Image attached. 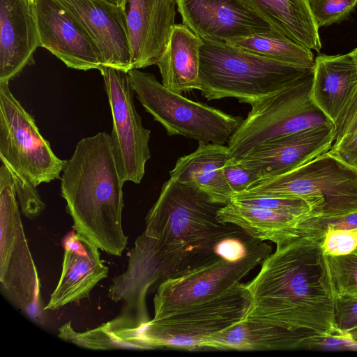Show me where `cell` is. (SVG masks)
Returning a JSON list of instances; mask_svg holds the SVG:
<instances>
[{
  "label": "cell",
  "instance_id": "obj_1",
  "mask_svg": "<svg viewBox=\"0 0 357 357\" xmlns=\"http://www.w3.org/2000/svg\"><path fill=\"white\" fill-rule=\"evenodd\" d=\"M323 239L300 235L277 246L263 260L258 274L245 284L251 301L242 321L288 330L307 349L337 340L335 298L326 273Z\"/></svg>",
  "mask_w": 357,
  "mask_h": 357
},
{
  "label": "cell",
  "instance_id": "obj_35",
  "mask_svg": "<svg viewBox=\"0 0 357 357\" xmlns=\"http://www.w3.org/2000/svg\"><path fill=\"white\" fill-rule=\"evenodd\" d=\"M351 57L353 58L354 63L356 64V71H357V47L353 50L351 52H349ZM357 110V84L356 86L354 91V93L342 113L341 116H340L338 121L335 125V135H338L342 129L347 126V124L349 122V121L351 119L352 116H354V113Z\"/></svg>",
  "mask_w": 357,
  "mask_h": 357
},
{
  "label": "cell",
  "instance_id": "obj_39",
  "mask_svg": "<svg viewBox=\"0 0 357 357\" xmlns=\"http://www.w3.org/2000/svg\"><path fill=\"white\" fill-rule=\"evenodd\" d=\"M31 1H35V0H31Z\"/></svg>",
  "mask_w": 357,
  "mask_h": 357
},
{
  "label": "cell",
  "instance_id": "obj_34",
  "mask_svg": "<svg viewBox=\"0 0 357 357\" xmlns=\"http://www.w3.org/2000/svg\"><path fill=\"white\" fill-rule=\"evenodd\" d=\"M329 151L349 166L357 169V130L335 142Z\"/></svg>",
  "mask_w": 357,
  "mask_h": 357
},
{
  "label": "cell",
  "instance_id": "obj_12",
  "mask_svg": "<svg viewBox=\"0 0 357 357\" xmlns=\"http://www.w3.org/2000/svg\"><path fill=\"white\" fill-rule=\"evenodd\" d=\"M103 77L112 117L110 138L121 178L123 183L139 184L151 154V130L144 127L133 102L128 72L102 66Z\"/></svg>",
  "mask_w": 357,
  "mask_h": 357
},
{
  "label": "cell",
  "instance_id": "obj_10",
  "mask_svg": "<svg viewBox=\"0 0 357 357\" xmlns=\"http://www.w3.org/2000/svg\"><path fill=\"white\" fill-rule=\"evenodd\" d=\"M0 158L14 175L34 187L61 178L68 162L53 152L9 83H0Z\"/></svg>",
  "mask_w": 357,
  "mask_h": 357
},
{
  "label": "cell",
  "instance_id": "obj_24",
  "mask_svg": "<svg viewBox=\"0 0 357 357\" xmlns=\"http://www.w3.org/2000/svg\"><path fill=\"white\" fill-rule=\"evenodd\" d=\"M284 350L304 349L292 332L261 322L241 321L207 337L201 349Z\"/></svg>",
  "mask_w": 357,
  "mask_h": 357
},
{
  "label": "cell",
  "instance_id": "obj_9",
  "mask_svg": "<svg viewBox=\"0 0 357 357\" xmlns=\"http://www.w3.org/2000/svg\"><path fill=\"white\" fill-rule=\"evenodd\" d=\"M0 167V287L17 308L30 315L40 312V282L25 236L13 174Z\"/></svg>",
  "mask_w": 357,
  "mask_h": 357
},
{
  "label": "cell",
  "instance_id": "obj_8",
  "mask_svg": "<svg viewBox=\"0 0 357 357\" xmlns=\"http://www.w3.org/2000/svg\"><path fill=\"white\" fill-rule=\"evenodd\" d=\"M251 298L245 284L239 282L211 300L158 319H151L140 331L147 350L162 347L201 350L204 340L242 321Z\"/></svg>",
  "mask_w": 357,
  "mask_h": 357
},
{
  "label": "cell",
  "instance_id": "obj_32",
  "mask_svg": "<svg viewBox=\"0 0 357 357\" xmlns=\"http://www.w3.org/2000/svg\"><path fill=\"white\" fill-rule=\"evenodd\" d=\"M15 192L22 213L29 219H33L41 214L45 208L34 187L25 180L14 175Z\"/></svg>",
  "mask_w": 357,
  "mask_h": 357
},
{
  "label": "cell",
  "instance_id": "obj_3",
  "mask_svg": "<svg viewBox=\"0 0 357 357\" xmlns=\"http://www.w3.org/2000/svg\"><path fill=\"white\" fill-rule=\"evenodd\" d=\"M222 206L195 185L169 178L146 216L142 234L160 244L181 246L195 255L218 257L214 248L219 241L243 232L236 225L218 219Z\"/></svg>",
  "mask_w": 357,
  "mask_h": 357
},
{
  "label": "cell",
  "instance_id": "obj_23",
  "mask_svg": "<svg viewBox=\"0 0 357 357\" xmlns=\"http://www.w3.org/2000/svg\"><path fill=\"white\" fill-rule=\"evenodd\" d=\"M218 219L236 225L250 236L277 246L300 236L297 225L303 218L230 200L218 211Z\"/></svg>",
  "mask_w": 357,
  "mask_h": 357
},
{
  "label": "cell",
  "instance_id": "obj_7",
  "mask_svg": "<svg viewBox=\"0 0 357 357\" xmlns=\"http://www.w3.org/2000/svg\"><path fill=\"white\" fill-rule=\"evenodd\" d=\"M312 75L313 71L250 105L229 139L230 158L237 159L273 138L333 124L311 98Z\"/></svg>",
  "mask_w": 357,
  "mask_h": 357
},
{
  "label": "cell",
  "instance_id": "obj_29",
  "mask_svg": "<svg viewBox=\"0 0 357 357\" xmlns=\"http://www.w3.org/2000/svg\"><path fill=\"white\" fill-rule=\"evenodd\" d=\"M230 200L268 208L274 211L290 214L301 218H305L310 213L308 204L303 199L296 197H284L273 196H234Z\"/></svg>",
  "mask_w": 357,
  "mask_h": 357
},
{
  "label": "cell",
  "instance_id": "obj_33",
  "mask_svg": "<svg viewBox=\"0 0 357 357\" xmlns=\"http://www.w3.org/2000/svg\"><path fill=\"white\" fill-rule=\"evenodd\" d=\"M223 172L234 195L245 190L251 183L259 178L256 172L238 163L231 158L226 161Z\"/></svg>",
  "mask_w": 357,
  "mask_h": 357
},
{
  "label": "cell",
  "instance_id": "obj_38",
  "mask_svg": "<svg viewBox=\"0 0 357 357\" xmlns=\"http://www.w3.org/2000/svg\"><path fill=\"white\" fill-rule=\"evenodd\" d=\"M107 1H109L114 4L122 6L125 8H126V0H106Z\"/></svg>",
  "mask_w": 357,
  "mask_h": 357
},
{
  "label": "cell",
  "instance_id": "obj_5",
  "mask_svg": "<svg viewBox=\"0 0 357 357\" xmlns=\"http://www.w3.org/2000/svg\"><path fill=\"white\" fill-rule=\"evenodd\" d=\"M234 196L300 198L310 208L307 217H340L357 212V169L328 151L287 172L259 177Z\"/></svg>",
  "mask_w": 357,
  "mask_h": 357
},
{
  "label": "cell",
  "instance_id": "obj_16",
  "mask_svg": "<svg viewBox=\"0 0 357 357\" xmlns=\"http://www.w3.org/2000/svg\"><path fill=\"white\" fill-rule=\"evenodd\" d=\"M335 137L334 125L324 126L271 139L233 159L256 172L259 177L277 175L329 151Z\"/></svg>",
  "mask_w": 357,
  "mask_h": 357
},
{
  "label": "cell",
  "instance_id": "obj_11",
  "mask_svg": "<svg viewBox=\"0 0 357 357\" xmlns=\"http://www.w3.org/2000/svg\"><path fill=\"white\" fill-rule=\"evenodd\" d=\"M267 243L256 239L241 259L217 258L161 282L153 298L158 319L183 308L215 298L231 289L272 252Z\"/></svg>",
  "mask_w": 357,
  "mask_h": 357
},
{
  "label": "cell",
  "instance_id": "obj_36",
  "mask_svg": "<svg viewBox=\"0 0 357 357\" xmlns=\"http://www.w3.org/2000/svg\"><path fill=\"white\" fill-rule=\"evenodd\" d=\"M357 130V110L354 113L351 119L347 124V126L342 129V130L335 136V142L340 139L343 137Z\"/></svg>",
  "mask_w": 357,
  "mask_h": 357
},
{
  "label": "cell",
  "instance_id": "obj_13",
  "mask_svg": "<svg viewBox=\"0 0 357 357\" xmlns=\"http://www.w3.org/2000/svg\"><path fill=\"white\" fill-rule=\"evenodd\" d=\"M176 3L182 24L202 40L226 43L278 31L244 0H176Z\"/></svg>",
  "mask_w": 357,
  "mask_h": 357
},
{
  "label": "cell",
  "instance_id": "obj_37",
  "mask_svg": "<svg viewBox=\"0 0 357 357\" xmlns=\"http://www.w3.org/2000/svg\"><path fill=\"white\" fill-rule=\"evenodd\" d=\"M346 347L350 349H357V333L350 337Z\"/></svg>",
  "mask_w": 357,
  "mask_h": 357
},
{
  "label": "cell",
  "instance_id": "obj_19",
  "mask_svg": "<svg viewBox=\"0 0 357 357\" xmlns=\"http://www.w3.org/2000/svg\"><path fill=\"white\" fill-rule=\"evenodd\" d=\"M39 46L35 1L0 0V83H9L33 64Z\"/></svg>",
  "mask_w": 357,
  "mask_h": 357
},
{
  "label": "cell",
  "instance_id": "obj_21",
  "mask_svg": "<svg viewBox=\"0 0 357 357\" xmlns=\"http://www.w3.org/2000/svg\"><path fill=\"white\" fill-rule=\"evenodd\" d=\"M229 158L228 146L199 142L195 151L177 160L169 176L179 182L195 185L213 202L225 205L234 195L223 172Z\"/></svg>",
  "mask_w": 357,
  "mask_h": 357
},
{
  "label": "cell",
  "instance_id": "obj_15",
  "mask_svg": "<svg viewBox=\"0 0 357 357\" xmlns=\"http://www.w3.org/2000/svg\"><path fill=\"white\" fill-rule=\"evenodd\" d=\"M79 23L98 47L102 66L128 72L131 52L126 8L106 0H55Z\"/></svg>",
  "mask_w": 357,
  "mask_h": 357
},
{
  "label": "cell",
  "instance_id": "obj_4",
  "mask_svg": "<svg viewBox=\"0 0 357 357\" xmlns=\"http://www.w3.org/2000/svg\"><path fill=\"white\" fill-rule=\"evenodd\" d=\"M201 93L207 100L234 98L250 105L313 71L260 56L225 43L202 40Z\"/></svg>",
  "mask_w": 357,
  "mask_h": 357
},
{
  "label": "cell",
  "instance_id": "obj_28",
  "mask_svg": "<svg viewBox=\"0 0 357 357\" xmlns=\"http://www.w3.org/2000/svg\"><path fill=\"white\" fill-rule=\"evenodd\" d=\"M329 284L335 299L357 297V249L343 255L324 253Z\"/></svg>",
  "mask_w": 357,
  "mask_h": 357
},
{
  "label": "cell",
  "instance_id": "obj_31",
  "mask_svg": "<svg viewBox=\"0 0 357 357\" xmlns=\"http://www.w3.org/2000/svg\"><path fill=\"white\" fill-rule=\"evenodd\" d=\"M335 319L337 340L341 345L345 346L349 338L357 333V297L335 299Z\"/></svg>",
  "mask_w": 357,
  "mask_h": 357
},
{
  "label": "cell",
  "instance_id": "obj_2",
  "mask_svg": "<svg viewBox=\"0 0 357 357\" xmlns=\"http://www.w3.org/2000/svg\"><path fill=\"white\" fill-rule=\"evenodd\" d=\"M61 195L75 232L102 251L120 257L128 237L122 226L123 183L110 135L80 139L61 177Z\"/></svg>",
  "mask_w": 357,
  "mask_h": 357
},
{
  "label": "cell",
  "instance_id": "obj_30",
  "mask_svg": "<svg viewBox=\"0 0 357 357\" xmlns=\"http://www.w3.org/2000/svg\"><path fill=\"white\" fill-rule=\"evenodd\" d=\"M309 3L319 28L347 19L357 6V0H309Z\"/></svg>",
  "mask_w": 357,
  "mask_h": 357
},
{
  "label": "cell",
  "instance_id": "obj_18",
  "mask_svg": "<svg viewBox=\"0 0 357 357\" xmlns=\"http://www.w3.org/2000/svg\"><path fill=\"white\" fill-rule=\"evenodd\" d=\"M64 254L58 284L43 310H56L89 297L91 290L108 275L99 248L74 230L63 241Z\"/></svg>",
  "mask_w": 357,
  "mask_h": 357
},
{
  "label": "cell",
  "instance_id": "obj_22",
  "mask_svg": "<svg viewBox=\"0 0 357 357\" xmlns=\"http://www.w3.org/2000/svg\"><path fill=\"white\" fill-rule=\"evenodd\" d=\"M202 40L183 24H175L167 45L158 60L162 84L182 94L201 90L199 50Z\"/></svg>",
  "mask_w": 357,
  "mask_h": 357
},
{
  "label": "cell",
  "instance_id": "obj_17",
  "mask_svg": "<svg viewBox=\"0 0 357 357\" xmlns=\"http://www.w3.org/2000/svg\"><path fill=\"white\" fill-rule=\"evenodd\" d=\"M176 0H126L131 69L156 63L175 23Z\"/></svg>",
  "mask_w": 357,
  "mask_h": 357
},
{
  "label": "cell",
  "instance_id": "obj_25",
  "mask_svg": "<svg viewBox=\"0 0 357 357\" xmlns=\"http://www.w3.org/2000/svg\"><path fill=\"white\" fill-rule=\"evenodd\" d=\"M279 33L318 52L321 49L319 26L309 0H244Z\"/></svg>",
  "mask_w": 357,
  "mask_h": 357
},
{
  "label": "cell",
  "instance_id": "obj_26",
  "mask_svg": "<svg viewBox=\"0 0 357 357\" xmlns=\"http://www.w3.org/2000/svg\"><path fill=\"white\" fill-rule=\"evenodd\" d=\"M141 329L120 313L116 318L84 332L75 331L70 321L66 322L59 328L58 337L79 347L93 350H147L141 339Z\"/></svg>",
  "mask_w": 357,
  "mask_h": 357
},
{
  "label": "cell",
  "instance_id": "obj_20",
  "mask_svg": "<svg viewBox=\"0 0 357 357\" xmlns=\"http://www.w3.org/2000/svg\"><path fill=\"white\" fill-rule=\"evenodd\" d=\"M356 84V64L349 53L320 54L314 59L311 98L334 126L349 104Z\"/></svg>",
  "mask_w": 357,
  "mask_h": 357
},
{
  "label": "cell",
  "instance_id": "obj_27",
  "mask_svg": "<svg viewBox=\"0 0 357 357\" xmlns=\"http://www.w3.org/2000/svg\"><path fill=\"white\" fill-rule=\"evenodd\" d=\"M225 43L260 56L294 66L313 68L314 63V54L310 49L278 31L241 38Z\"/></svg>",
  "mask_w": 357,
  "mask_h": 357
},
{
  "label": "cell",
  "instance_id": "obj_14",
  "mask_svg": "<svg viewBox=\"0 0 357 357\" xmlns=\"http://www.w3.org/2000/svg\"><path fill=\"white\" fill-rule=\"evenodd\" d=\"M40 46L68 68L89 70L102 66L96 44L79 23L55 0H35Z\"/></svg>",
  "mask_w": 357,
  "mask_h": 357
},
{
  "label": "cell",
  "instance_id": "obj_6",
  "mask_svg": "<svg viewBox=\"0 0 357 357\" xmlns=\"http://www.w3.org/2000/svg\"><path fill=\"white\" fill-rule=\"evenodd\" d=\"M128 76L142 105L169 136L225 144L243 119L173 92L153 74L132 68Z\"/></svg>",
  "mask_w": 357,
  "mask_h": 357
}]
</instances>
